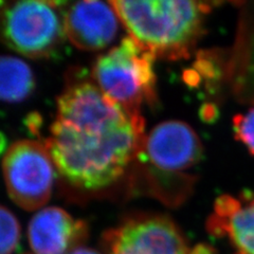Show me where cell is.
I'll return each mask as SVG.
<instances>
[{
    "instance_id": "cell-5",
    "label": "cell",
    "mask_w": 254,
    "mask_h": 254,
    "mask_svg": "<svg viewBox=\"0 0 254 254\" xmlns=\"http://www.w3.org/2000/svg\"><path fill=\"white\" fill-rule=\"evenodd\" d=\"M2 172L9 196L23 210L35 211L49 201L55 165L46 144L34 140L13 143L3 157Z\"/></svg>"
},
{
    "instance_id": "cell-12",
    "label": "cell",
    "mask_w": 254,
    "mask_h": 254,
    "mask_svg": "<svg viewBox=\"0 0 254 254\" xmlns=\"http://www.w3.org/2000/svg\"><path fill=\"white\" fill-rule=\"evenodd\" d=\"M20 241V225L14 214L0 205V254H12Z\"/></svg>"
},
{
    "instance_id": "cell-2",
    "label": "cell",
    "mask_w": 254,
    "mask_h": 254,
    "mask_svg": "<svg viewBox=\"0 0 254 254\" xmlns=\"http://www.w3.org/2000/svg\"><path fill=\"white\" fill-rule=\"evenodd\" d=\"M134 42L156 59L187 60L204 34L212 2L190 0L109 1Z\"/></svg>"
},
{
    "instance_id": "cell-8",
    "label": "cell",
    "mask_w": 254,
    "mask_h": 254,
    "mask_svg": "<svg viewBox=\"0 0 254 254\" xmlns=\"http://www.w3.org/2000/svg\"><path fill=\"white\" fill-rule=\"evenodd\" d=\"M63 14L66 37L79 50H102L117 36L120 19L109 2H64Z\"/></svg>"
},
{
    "instance_id": "cell-9",
    "label": "cell",
    "mask_w": 254,
    "mask_h": 254,
    "mask_svg": "<svg viewBox=\"0 0 254 254\" xmlns=\"http://www.w3.org/2000/svg\"><path fill=\"white\" fill-rule=\"evenodd\" d=\"M88 237V226L65 210L49 206L32 217L28 228L30 247L35 254H69Z\"/></svg>"
},
{
    "instance_id": "cell-13",
    "label": "cell",
    "mask_w": 254,
    "mask_h": 254,
    "mask_svg": "<svg viewBox=\"0 0 254 254\" xmlns=\"http://www.w3.org/2000/svg\"><path fill=\"white\" fill-rule=\"evenodd\" d=\"M233 131L235 139L254 156V105L245 114L234 116Z\"/></svg>"
},
{
    "instance_id": "cell-14",
    "label": "cell",
    "mask_w": 254,
    "mask_h": 254,
    "mask_svg": "<svg viewBox=\"0 0 254 254\" xmlns=\"http://www.w3.org/2000/svg\"><path fill=\"white\" fill-rule=\"evenodd\" d=\"M69 254H101L97 250L91 249V248H87V247H78L74 249L73 251H71Z\"/></svg>"
},
{
    "instance_id": "cell-15",
    "label": "cell",
    "mask_w": 254,
    "mask_h": 254,
    "mask_svg": "<svg viewBox=\"0 0 254 254\" xmlns=\"http://www.w3.org/2000/svg\"><path fill=\"white\" fill-rule=\"evenodd\" d=\"M4 145H5V139H4V137H3V134H2L1 132H0V154H1Z\"/></svg>"
},
{
    "instance_id": "cell-7",
    "label": "cell",
    "mask_w": 254,
    "mask_h": 254,
    "mask_svg": "<svg viewBox=\"0 0 254 254\" xmlns=\"http://www.w3.org/2000/svg\"><path fill=\"white\" fill-rule=\"evenodd\" d=\"M155 168L178 173L201 160L202 143L188 123L171 120L155 126L145 136L144 150Z\"/></svg>"
},
{
    "instance_id": "cell-6",
    "label": "cell",
    "mask_w": 254,
    "mask_h": 254,
    "mask_svg": "<svg viewBox=\"0 0 254 254\" xmlns=\"http://www.w3.org/2000/svg\"><path fill=\"white\" fill-rule=\"evenodd\" d=\"M103 240L108 254H192L177 225L159 214L128 217Z\"/></svg>"
},
{
    "instance_id": "cell-1",
    "label": "cell",
    "mask_w": 254,
    "mask_h": 254,
    "mask_svg": "<svg viewBox=\"0 0 254 254\" xmlns=\"http://www.w3.org/2000/svg\"><path fill=\"white\" fill-rule=\"evenodd\" d=\"M144 119L132 118L86 78L69 82L45 142L67 184L98 192L120 180L144 150Z\"/></svg>"
},
{
    "instance_id": "cell-10",
    "label": "cell",
    "mask_w": 254,
    "mask_h": 254,
    "mask_svg": "<svg viewBox=\"0 0 254 254\" xmlns=\"http://www.w3.org/2000/svg\"><path fill=\"white\" fill-rule=\"evenodd\" d=\"M206 229L214 236L228 237L236 254H254V193L219 196Z\"/></svg>"
},
{
    "instance_id": "cell-3",
    "label": "cell",
    "mask_w": 254,
    "mask_h": 254,
    "mask_svg": "<svg viewBox=\"0 0 254 254\" xmlns=\"http://www.w3.org/2000/svg\"><path fill=\"white\" fill-rule=\"evenodd\" d=\"M155 60L131 37H126L95 61L93 82L127 115L143 118L142 105L154 106L157 103Z\"/></svg>"
},
{
    "instance_id": "cell-11",
    "label": "cell",
    "mask_w": 254,
    "mask_h": 254,
    "mask_svg": "<svg viewBox=\"0 0 254 254\" xmlns=\"http://www.w3.org/2000/svg\"><path fill=\"white\" fill-rule=\"evenodd\" d=\"M34 88L35 77L26 62L10 55L0 57V101L21 102Z\"/></svg>"
},
{
    "instance_id": "cell-4",
    "label": "cell",
    "mask_w": 254,
    "mask_h": 254,
    "mask_svg": "<svg viewBox=\"0 0 254 254\" xmlns=\"http://www.w3.org/2000/svg\"><path fill=\"white\" fill-rule=\"evenodd\" d=\"M60 1H0V42L31 59L60 49L66 37Z\"/></svg>"
}]
</instances>
